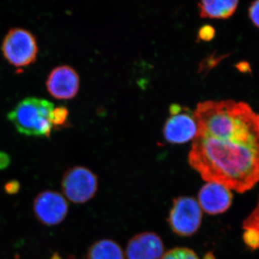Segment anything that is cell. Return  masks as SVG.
I'll list each match as a JSON object with an SVG mask.
<instances>
[{"instance_id":"6da1fadb","label":"cell","mask_w":259,"mask_h":259,"mask_svg":"<svg viewBox=\"0 0 259 259\" xmlns=\"http://www.w3.org/2000/svg\"><path fill=\"white\" fill-rule=\"evenodd\" d=\"M189 163L206 182L244 193L259 182V135L196 136Z\"/></svg>"},{"instance_id":"7a4b0ae2","label":"cell","mask_w":259,"mask_h":259,"mask_svg":"<svg viewBox=\"0 0 259 259\" xmlns=\"http://www.w3.org/2000/svg\"><path fill=\"white\" fill-rule=\"evenodd\" d=\"M54 107L45 99L27 97L8 114V119L20 134L49 138L54 128L50 118Z\"/></svg>"},{"instance_id":"3957f363","label":"cell","mask_w":259,"mask_h":259,"mask_svg":"<svg viewBox=\"0 0 259 259\" xmlns=\"http://www.w3.org/2000/svg\"><path fill=\"white\" fill-rule=\"evenodd\" d=\"M5 60L17 68L26 67L36 61L38 47L33 34L23 28H13L5 35L1 48Z\"/></svg>"},{"instance_id":"277c9868","label":"cell","mask_w":259,"mask_h":259,"mask_svg":"<svg viewBox=\"0 0 259 259\" xmlns=\"http://www.w3.org/2000/svg\"><path fill=\"white\" fill-rule=\"evenodd\" d=\"M202 210L193 197L175 199L168 218L172 231L177 236L188 237L195 234L202 224Z\"/></svg>"},{"instance_id":"5b68a950","label":"cell","mask_w":259,"mask_h":259,"mask_svg":"<svg viewBox=\"0 0 259 259\" xmlns=\"http://www.w3.org/2000/svg\"><path fill=\"white\" fill-rule=\"evenodd\" d=\"M98 188L97 177L83 166H74L65 172L61 189L65 197L71 202L82 204L93 199Z\"/></svg>"},{"instance_id":"8992f818","label":"cell","mask_w":259,"mask_h":259,"mask_svg":"<svg viewBox=\"0 0 259 259\" xmlns=\"http://www.w3.org/2000/svg\"><path fill=\"white\" fill-rule=\"evenodd\" d=\"M170 117L163 126V135L167 142L183 144L195 139L197 125L194 113L189 109L173 104L169 108Z\"/></svg>"},{"instance_id":"52a82bcc","label":"cell","mask_w":259,"mask_h":259,"mask_svg":"<svg viewBox=\"0 0 259 259\" xmlns=\"http://www.w3.org/2000/svg\"><path fill=\"white\" fill-rule=\"evenodd\" d=\"M35 217L46 226H56L62 222L67 214V201L62 194L55 191H44L34 201Z\"/></svg>"},{"instance_id":"ba28073f","label":"cell","mask_w":259,"mask_h":259,"mask_svg":"<svg viewBox=\"0 0 259 259\" xmlns=\"http://www.w3.org/2000/svg\"><path fill=\"white\" fill-rule=\"evenodd\" d=\"M79 76L76 70L68 65L54 68L48 76L47 89L51 96L56 100L74 98L79 90Z\"/></svg>"},{"instance_id":"9c48e42d","label":"cell","mask_w":259,"mask_h":259,"mask_svg":"<svg viewBox=\"0 0 259 259\" xmlns=\"http://www.w3.org/2000/svg\"><path fill=\"white\" fill-rule=\"evenodd\" d=\"M197 202L202 210L207 214H222L231 207L233 193L221 184L207 182L199 190Z\"/></svg>"},{"instance_id":"30bf717a","label":"cell","mask_w":259,"mask_h":259,"mask_svg":"<svg viewBox=\"0 0 259 259\" xmlns=\"http://www.w3.org/2000/svg\"><path fill=\"white\" fill-rule=\"evenodd\" d=\"M163 254V241L152 232H144L133 237L126 247L127 259H161Z\"/></svg>"},{"instance_id":"8fae6325","label":"cell","mask_w":259,"mask_h":259,"mask_svg":"<svg viewBox=\"0 0 259 259\" xmlns=\"http://www.w3.org/2000/svg\"><path fill=\"white\" fill-rule=\"evenodd\" d=\"M238 3L239 0H200V16L203 18L226 20L236 13Z\"/></svg>"},{"instance_id":"7c38bea8","label":"cell","mask_w":259,"mask_h":259,"mask_svg":"<svg viewBox=\"0 0 259 259\" xmlns=\"http://www.w3.org/2000/svg\"><path fill=\"white\" fill-rule=\"evenodd\" d=\"M88 259H125L120 245L112 240L96 242L88 250Z\"/></svg>"},{"instance_id":"4fadbf2b","label":"cell","mask_w":259,"mask_h":259,"mask_svg":"<svg viewBox=\"0 0 259 259\" xmlns=\"http://www.w3.org/2000/svg\"><path fill=\"white\" fill-rule=\"evenodd\" d=\"M69 110L64 106L54 107L51 113V122L53 127H61L66 125L69 121Z\"/></svg>"},{"instance_id":"5bb4252c","label":"cell","mask_w":259,"mask_h":259,"mask_svg":"<svg viewBox=\"0 0 259 259\" xmlns=\"http://www.w3.org/2000/svg\"><path fill=\"white\" fill-rule=\"evenodd\" d=\"M161 259H199L198 255L190 248L177 247L168 250Z\"/></svg>"},{"instance_id":"9a60e30c","label":"cell","mask_w":259,"mask_h":259,"mask_svg":"<svg viewBox=\"0 0 259 259\" xmlns=\"http://www.w3.org/2000/svg\"><path fill=\"white\" fill-rule=\"evenodd\" d=\"M243 241L248 248L255 250L259 248V232L253 228H245Z\"/></svg>"},{"instance_id":"2e32d148","label":"cell","mask_w":259,"mask_h":259,"mask_svg":"<svg viewBox=\"0 0 259 259\" xmlns=\"http://www.w3.org/2000/svg\"><path fill=\"white\" fill-rule=\"evenodd\" d=\"M242 228H253L259 232V198L255 208L243 221Z\"/></svg>"},{"instance_id":"e0dca14e","label":"cell","mask_w":259,"mask_h":259,"mask_svg":"<svg viewBox=\"0 0 259 259\" xmlns=\"http://www.w3.org/2000/svg\"><path fill=\"white\" fill-rule=\"evenodd\" d=\"M215 30L211 25H206L199 29L198 40L202 41H209L214 38Z\"/></svg>"},{"instance_id":"ac0fdd59","label":"cell","mask_w":259,"mask_h":259,"mask_svg":"<svg viewBox=\"0 0 259 259\" xmlns=\"http://www.w3.org/2000/svg\"><path fill=\"white\" fill-rule=\"evenodd\" d=\"M248 16L255 27L259 28V0H254L248 8Z\"/></svg>"},{"instance_id":"d6986e66","label":"cell","mask_w":259,"mask_h":259,"mask_svg":"<svg viewBox=\"0 0 259 259\" xmlns=\"http://www.w3.org/2000/svg\"><path fill=\"white\" fill-rule=\"evenodd\" d=\"M9 156L4 152H0V168H6L10 164Z\"/></svg>"},{"instance_id":"ffe728a7","label":"cell","mask_w":259,"mask_h":259,"mask_svg":"<svg viewBox=\"0 0 259 259\" xmlns=\"http://www.w3.org/2000/svg\"><path fill=\"white\" fill-rule=\"evenodd\" d=\"M19 185L17 182H10L6 185L7 192H10V193H14L18 190Z\"/></svg>"},{"instance_id":"44dd1931","label":"cell","mask_w":259,"mask_h":259,"mask_svg":"<svg viewBox=\"0 0 259 259\" xmlns=\"http://www.w3.org/2000/svg\"><path fill=\"white\" fill-rule=\"evenodd\" d=\"M203 259H216V258L212 253L209 252V253H207L205 255H204Z\"/></svg>"}]
</instances>
